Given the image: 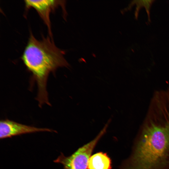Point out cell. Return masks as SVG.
<instances>
[{"instance_id":"cell-2","label":"cell","mask_w":169,"mask_h":169,"mask_svg":"<svg viewBox=\"0 0 169 169\" xmlns=\"http://www.w3.org/2000/svg\"><path fill=\"white\" fill-rule=\"evenodd\" d=\"M64 54V51L56 47L50 37H43L39 40L30 33L21 58L37 83L36 99L39 107L44 104L51 105L46 87L49 74L54 73L59 68L69 66Z\"/></svg>"},{"instance_id":"cell-7","label":"cell","mask_w":169,"mask_h":169,"mask_svg":"<svg viewBox=\"0 0 169 169\" xmlns=\"http://www.w3.org/2000/svg\"><path fill=\"white\" fill-rule=\"evenodd\" d=\"M154 1H155L151 0L133 1L128 7H130L135 4L136 5V7L135 12V18L136 19H137L138 18V13L142 7H144L147 15L148 21V22L149 23L151 21L150 13L151 8Z\"/></svg>"},{"instance_id":"cell-1","label":"cell","mask_w":169,"mask_h":169,"mask_svg":"<svg viewBox=\"0 0 169 169\" xmlns=\"http://www.w3.org/2000/svg\"><path fill=\"white\" fill-rule=\"evenodd\" d=\"M120 169H169V90L153 93L131 154Z\"/></svg>"},{"instance_id":"cell-4","label":"cell","mask_w":169,"mask_h":169,"mask_svg":"<svg viewBox=\"0 0 169 169\" xmlns=\"http://www.w3.org/2000/svg\"><path fill=\"white\" fill-rule=\"evenodd\" d=\"M54 132L47 128H38L19 123L8 119L0 121V138L3 139L22 134L38 132Z\"/></svg>"},{"instance_id":"cell-5","label":"cell","mask_w":169,"mask_h":169,"mask_svg":"<svg viewBox=\"0 0 169 169\" xmlns=\"http://www.w3.org/2000/svg\"><path fill=\"white\" fill-rule=\"evenodd\" d=\"M64 1L25 0V7L27 9L31 8L35 9L47 25L49 36L52 38L51 30L50 14L59 6H64Z\"/></svg>"},{"instance_id":"cell-3","label":"cell","mask_w":169,"mask_h":169,"mask_svg":"<svg viewBox=\"0 0 169 169\" xmlns=\"http://www.w3.org/2000/svg\"><path fill=\"white\" fill-rule=\"evenodd\" d=\"M111 121L110 119L96 137L93 140L79 148L68 156L61 153L54 162L61 164L63 169H87L89 159L95 147L106 132Z\"/></svg>"},{"instance_id":"cell-6","label":"cell","mask_w":169,"mask_h":169,"mask_svg":"<svg viewBox=\"0 0 169 169\" xmlns=\"http://www.w3.org/2000/svg\"><path fill=\"white\" fill-rule=\"evenodd\" d=\"M111 162L105 153L97 152L90 157L88 163V169H111Z\"/></svg>"}]
</instances>
